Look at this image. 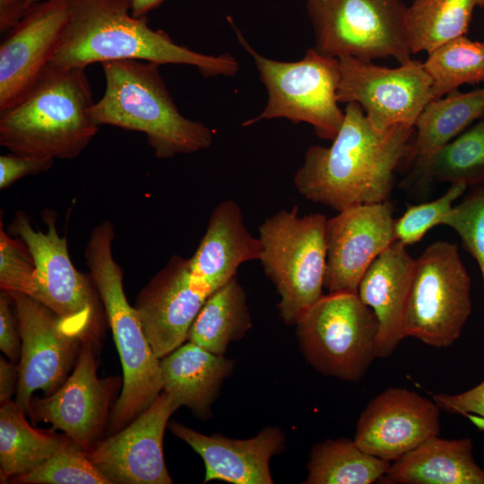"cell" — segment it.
Instances as JSON below:
<instances>
[{
  "label": "cell",
  "mask_w": 484,
  "mask_h": 484,
  "mask_svg": "<svg viewBox=\"0 0 484 484\" xmlns=\"http://www.w3.org/2000/svg\"><path fill=\"white\" fill-rule=\"evenodd\" d=\"M344 113L332 144L311 146L293 177L301 195L337 212L389 201L395 172L411 162L414 134V126L404 125L375 128L355 102Z\"/></svg>",
  "instance_id": "cell-1"
},
{
  "label": "cell",
  "mask_w": 484,
  "mask_h": 484,
  "mask_svg": "<svg viewBox=\"0 0 484 484\" xmlns=\"http://www.w3.org/2000/svg\"><path fill=\"white\" fill-rule=\"evenodd\" d=\"M68 21L48 65L86 68L93 63L138 59L195 66L205 77L234 76L238 63L229 54L203 55L176 44L163 30L150 28L146 16L132 14V0H68Z\"/></svg>",
  "instance_id": "cell-2"
},
{
  "label": "cell",
  "mask_w": 484,
  "mask_h": 484,
  "mask_svg": "<svg viewBox=\"0 0 484 484\" xmlns=\"http://www.w3.org/2000/svg\"><path fill=\"white\" fill-rule=\"evenodd\" d=\"M105 91L88 115L98 126L109 125L145 134L157 158L207 149L213 133L184 117L173 101L157 63L117 59L100 63Z\"/></svg>",
  "instance_id": "cell-3"
},
{
  "label": "cell",
  "mask_w": 484,
  "mask_h": 484,
  "mask_svg": "<svg viewBox=\"0 0 484 484\" xmlns=\"http://www.w3.org/2000/svg\"><path fill=\"white\" fill-rule=\"evenodd\" d=\"M85 69L48 65L30 92L0 112V144L12 152L49 159L77 158L98 132Z\"/></svg>",
  "instance_id": "cell-4"
},
{
  "label": "cell",
  "mask_w": 484,
  "mask_h": 484,
  "mask_svg": "<svg viewBox=\"0 0 484 484\" xmlns=\"http://www.w3.org/2000/svg\"><path fill=\"white\" fill-rule=\"evenodd\" d=\"M114 238L113 223L104 220L91 229L84 249L90 278L103 304L123 368L122 391L109 417L111 435L132 422L163 391L160 359L126 298L123 270L113 255Z\"/></svg>",
  "instance_id": "cell-5"
},
{
  "label": "cell",
  "mask_w": 484,
  "mask_h": 484,
  "mask_svg": "<svg viewBox=\"0 0 484 484\" xmlns=\"http://www.w3.org/2000/svg\"><path fill=\"white\" fill-rule=\"evenodd\" d=\"M298 212V206L281 210L258 228L259 261L280 295L281 318L294 325L323 297L326 269L327 219Z\"/></svg>",
  "instance_id": "cell-6"
},
{
  "label": "cell",
  "mask_w": 484,
  "mask_h": 484,
  "mask_svg": "<svg viewBox=\"0 0 484 484\" xmlns=\"http://www.w3.org/2000/svg\"><path fill=\"white\" fill-rule=\"evenodd\" d=\"M236 32L242 47L253 57L268 92L263 111L242 125L264 119L286 118L293 124L307 123L319 138L333 141L345 116L337 99L341 79L338 58L312 48L298 61L270 59L256 52L238 29Z\"/></svg>",
  "instance_id": "cell-7"
},
{
  "label": "cell",
  "mask_w": 484,
  "mask_h": 484,
  "mask_svg": "<svg viewBox=\"0 0 484 484\" xmlns=\"http://www.w3.org/2000/svg\"><path fill=\"white\" fill-rule=\"evenodd\" d=\"M295 325L306 359L324 375L357 382L377 358L379 323L358 293L323 295Z\"/></svg>",
  "instance_id": "cell-8"
},
{
  "label": "cell",
  "mask_w": 484,
  "mask_h": 484,
  "mask_svg": "<svg viewBox=\"0 0 484 484\" xmlns=\"http://www.w3.org/2000/svg\"><path fill=\"white\" fill-rule=\"evenodd\" d=\"M472 310L471 279L455 244L436 241L415 259L403 336L436 348L451 346Z\"/></svg>",
  "instance_id": "cell-9"
},
{
  "label": "cell",
  "mask_w": 484,
  "mask_h": 484,
  "mask_svg": "<svg viewBox=\"0 0 484 484\" xmlns=\"http://www.w3.org/2000/svg\"><path fill=\"white\" fill-rule=\"evenodd\" d=\"M315 37L314 48L331 56L365 61L412 60L402 0H306Z\"/></svg>",
  "instance_id": "cell-10"
},
{
  "label": "cell",
  "mask_w": 484,
  "mask_h": 484,
  "mask_svg": "<svg viewBox=\"0 0 484 484\" xmlns=\"http://www.w3.org/2000/svg\"><path fill=\"white\" fill-rule=\"evenodd\" d=\"M47 231L36 229L27 214L17 212L10 226L28 249L36 268L33 298L50 308L73 334L97 338L100 325L98 291L91 279L73 266L65 237H60L53 213L44 218Z\"/></svg>",
  "instance_id": "cell-11"
},
{
  "label": "cell",
  "mask_w": 484,
  "mask_h": 484,
  "mask_svg": "<svg viewBox=\"0 0 484 484\" xmlns=\"http://www.w3.org/2000/svg\"><path fill=\"white\" fill-rule=\"evenodd\" d=\"M341 79L339 103L361 106L371 125L378 130L393 125L414 126L432 100V81L418 60L389 68L352 56L338 57Z\"/></svg>",
  "instance_id": "cell-12"
},
{
  "label": "cell",
  "mask_w": 484,
  "mask_h": 484,
  "mask_svg": "<svg viewBox=\"0 0 484 484\" xmlns=\"http://www.w3.org/2000/svg\"><path fill=\"white\" fill-rule=\"evenodd\" d=\"M10 298L22 338L15 402L28 414L35 391L50 395L67 379L85 340L37 299L23 294Z\"/></svg>",
  "instance_id": "cell-13"
},
{
  "label": "cell",
  "mask_w": 484,
  "mask_h": 484,
  "mask_svg": "<svg viewBox=\"0 0 484 484\" xmlns=\"http://www.w3.org/2000/svg\"><path fill=\"white\" fill-rule=\"evenodd\" d=\"M93 341H83L75 366L52 394L32 397L28 415L60 429L87 452L99 440L110 417L120 377L98 376Z\"/></svg>",
  "instance_id": "cell-14"
},
{
  "label": "cell",
  "mask_w": 484,
  "mask_h": 484,
  "mask_svg": "<svg viewBox=\"0 0 484 484\" xmlns=\"http://www.w3.org/2000/svg\"><path fill=\"white\" fill-rule=\"evenodd\" d=\"M173 397L162 391L132 422L86 452L111 484H170L163 455V436Z\"/></svg>",
  "instance_id": "cell-15"
},
{
  "label": "cell",
  "mask_w": 484,
  "mask_h": 484,
  "mask_svg": "<svg viewBox=\"0 0 484 484\" xmlns=\"http://www.w3.org/2000/svg\"><path fill=\"white\" fill-rule=\"evenodd\" d=\"M389 201L347 208L326 220L324 288L329 293H358L371 264L394 241Z\"/></svg>",
  "instance_id": "cell-16"
},
{
  "label": "cell",
  "mask_w": 484,
  "mask_h": 484,
  "mask_svg": "<svg viewBox=\"0 0 484 484\" xmlns=\"http://www.w3.org/2000/svg\"><path fill=\"white\" fill-rule=\"evenodd\" d=\"M68 0H40L0 45V112L21 102L56 54L67 24Z\"/></svg>",
  "instance_id": "cell-17"
},
{
  "label": "cell",
  "mask_w": 484,
  "mask_h": 484,
  "mask_svg": "<svg viewBox=\"0 0 484 484\" xmlns=\"http://www.w3.org/2000/svg\"><path fill=\"white\" fill-rule=\"evenodd\" d=\"M440 408L407 388L375 396L357 421L354 441L364 452L393 462L440 433Z\"/></svg>",
  "instance_id": "cell-18"
},
{
  "label": "cell",
  "mask_w": 484,
  "mask_h": 484,
  "mask_svg": "<svg viewBox=\"0 0 484 484\" xmlns=\"http://www.w3.org/2000/svg\"><path fill=\"white\" fill-rule=\"evenodd\" d=\"M208 298L190 283L187 258L177 255L140 290L134 307L158 359L187 341L191 324Z\"/></svg>",
  "instance_id": "cell-19"
},
{
  "label": "cell",
  "mask_w": 484,
  "mask_h": 484,
  "mask_svg": "<svg viewBox=\"0 0 484 484\" xmlns=\"http://www.w3.org/2000/svg\"><path fill=\"white\" fill-rule=\"evenodd\" d=\"M168 427L202 457L205 465L203 482L273 483L270 460L285 448V436L279 428L268 427L252 438L240 440L203 435L177 421L169 422Z\"/></svg>",
  "instance_id": "cell-20"
},
{
  "label": "cell",
  "mask_w": 484,
  "mask_h": 484,
  "mask_svg": "<svg viewBox=\"0 0 484 484\" xmlns=\"http://www.w3.org/2000/svg\"><path fill=\"white\" fill-rule=\"evenodd\" d=\"M414 264L406 246L395 240L371 264L359 282L358 295L379 323V359L389 357L404 339L403 320Z\"/></svg>",
  "instance_id": "cell-21"
},
{
  "label": "cell",
  "mask_w": 484,
  "mask_h": 484,
  "mask_svg": "<svg viewBox=\"0 0 484 484\" xmlns=\"http://www.w3.org/2000/svg\"><path fill=\"white\" fill-rule=\"evenodd\" d=\"M384 484H484L471 438L434 436L392 462L378 481Z\"/></svg>",
  "instance_id": "cell-22"
},
{
  "label": "cell",
  "mask_w": 484,
  "mask_h": 484,
  "mask_svg": "<svg viewBox=\"0 0 484 484\" xmlns=\"http://www.w3.org/2000/svg\"><path fill=\"white\" fill-rule=\"evenodd\" d=\"M234 361L187 341L160 359L163 391L173 397L176 409L189 408L205 419Z\"/></svg>",
  "instance_id": "cell-23"
},
{
  "label": "cell",
  "mask_w": 484,
  "mask_h": 484,
  "mask_svg": "<svg viewBox=\"0 0 484 484\" xmlns=\"http://www.w3.org/2000/svg\"><path fill=\"white\" fill-rule=\"evenodd\" d=\"M412 162L401 185L405 189H424L434 182L462 183L471 187L483 183L484 115L443 146Z\"/></svg>",
  "instance_id": "cell-24"
},
{
  "label": "cell",
  "mask_w": 484,
  "mask_h": 484,
  "mask_svg": "<svg viewBox=\"0 0 484 484\" xmlns=\"http://www.w3.org/2000/svg\"><path fill=\"white\" fill-rule=\"evenodd\" d=\"M26 412L15 402L7 401L0 408L1 482L28 473L50 458L69 438L32 428Z\"/></svg>",
  "instance_id": "cell-25"
},
{
  "label": "cell",
  "mask_w": 484,
  "mask_h": 484,
  "mask_svg": "<svg viewBox=\"0 0 484 484\" xmlns=\"http://www.w3.org/2000/svg\"><path fill=\"white\" fill-rule=\"evenodd\" d=\"M251 327L246 294L234 276L205 301L191 324L187 341L224 355L229 344L241 339Z\"/></svg>",
  "instance_id": "cell-26"
},
{
  "label": "cell",
  "mask_w": 484,
  "mask_h": 484,
  "mask_svg": "<svg viewBox=\"0 0 484 484\" xmlns=\"http://www.w3.org/2000/svg\"><path fill=\"white\" fill-rule=\"evenodd\" d=\"M484 115V88L430 100L414 125L411 162L443 146Z\"/></svg>",
  "instance_id": "cell-27"
},
{
  "label": "cell",
  "mask_w": 484,
  "mask_h": 484,
  "mask_svg": "<svg viewBox=\"0 0 484 484\" xmlns=\"http://www.w3.org/2000/svg\"><path fill=\"white\" fill-rule=\"evenodd\" d=\"M484 0H412L405 23L412 54H428L454 39L466 36L474 10Z\"/></svg>",
  "instance_id": "cell-28"
},
{
  "label": "cell",
  "mask_w": 484,
  "mask_h": 484,
  "mask_svg": "<svg viewBox=\"0 0 484 484\" xmlns=\"http://www.w3.org/2000/svg\"><path fill=\"white\" fill-rule=\"evenodd\" d=\"M391 462L364 452L354 439H326L312 446L306 484H371L385 474Z\"/></svg>",
  "instance_id": "cell-29"
},
{
  "label": "cell",
  "mask_w": 484,
  "mask_h": 484,
  "mask_svg": "<svg viewBox=\"0 0 484 484\" xmlns=\"http://www.w3.org/2000/svg\"><path fill=\"white\" fill-rule=\"evenodd\" d=\"M423 66L432 81V99L463 84L484 82V41L454 39L428 53Z\"/></svg>",
  "instance_id": "cell-30"
},
{
  "label": "cell",
  "mask_w": 484,
  "mask_h": 484,
  "mask_svg": "<svg viewBox=\"0 0 484 484\" xmlns=\"http://www.w3.org/2000/svg\"><path fill=\"white\" fill-rule=\"evenodd\" d=\"M18 484H111L71 438L50 458L31 471L14 476Z\"/></svg>",
  "instance_id": "cell-31"
},
{
  "label": "cell",
  "mask_w": 484,
  "mask_h": 484,
  "mask_svg": "<svg viewBox=\"0 0 484 484\" xmlns=\"http://www.w3.org/2000/svg\"><path fill=\"white\" fill-rule=\"evenodd\" d=\"M442 225L453 229L463 248L476 260L484 286V182L472 186L444 218Z\"/></svg>",
  "instance_id": "cell-32"
},
{
  "label": "cell",
  "mask_w": 484,
  "mask_h": 484,
  "mask_svg": "<svg viewBox=\"0 0 484 484\" xmlns=\"http://www.w3.org/2000/svg\"><path fill=\"white\" fill-rule=\"evenodd\" d=\"M462 183L451 184L447 191L437 199L409 205L403 214L394 220L393 233L396 241L410 246L418 243L428 230L442 225L444 218L454 207V203L467 190Z\"/></svg>",
  "instance_id": "cell-33"
},
{
  "label": "cell",
  "mask_w": 484,
  "mask_h": 484,
  "mask_svg": "<svg viewBox=\"0 0 484 484\" xmlns=\"http://www.w3.org/2000/svg\"><path fill=\"white\" fill-rule=\"evenodd\" d=\"M26 248V247H25ZM16 239L0 227V288L1 292L13 296L23 294L34 297L36 268L33 260Z\"/></svg>",
  "instance_id": "cell-34"
},
{
  "label": "cell",
  "mask_w": 484,
  "mask_h": 484,
  "mask_svg": "<svg viewBox=\"0 0 484 484\" xmlns=\"http://www.w3.org/2000/svg\"><path fill=\"white\" fill-rule=\"evenodd\" d=\"M440 410L469 418L480 429L484 430V380L471 389L457 393H438L433 396Z\"/></svg>",
  "instance_id": "cell-35"
},
{
  "label": "cell",
  "mask_w": 484,
  "mask_h": 484,
  "mask_svg": "<svg viewBox=\"0 0 484 484\" xmlns=\"http://www.w3.org/2000/svg\"><path fill=\"white\" fill-rule=\"evenodd\" d=\"M53 159L19 154L10 151L0 157V189H5L15 181L29 175L48 170Z\"/></svg>",
  "instance_id": "cell-36"
},
{
  "label": "cell",
  "mask_w": 484,
  "mask_h": 484,
  "mask_svg": "<svg viewBox=\"0 0 484 484\" xmlns=\"http://www.w3.org/2000/svg\"><path fill=\"white\" fill-rule=\"evenodd\" d=\"M11 298L0 295V349L13 363L20 360L22 338L15 312L11 308Z\"/></svg>",
  "instance_id": "cell-37"
},
{
  "label": "cell",
  "mask_w": 484,
  "mask_h": 484,
  "mask_svg": "<svg viewBox=\"0 0 484 484\" xmlns=\"http://www.w3.org/2000/svg\"><path fill=\"white\" fill-rule=\"evenodd\" d=\"M40 0H0V32L5 34L14 27Z\"/></svg>",
  "instance_id": "cell-38"
},
{
  "label": "cell",
  "mask_w": 484,
  "mask_h": 484,
  "mask_svg": "<svg viewBox=\"0 0 484 484\" xmlns=\"http://www.w3.org/2000/svg\"><path fill=\"white\" fill-rule=\"evenodd\" d=\"M19 381L18 365L9 362L4 358L0 359V402L1 403L11 400L16 393Z\"/></svg>",
  "instance_id": "cell-39"
},
{
  "label": "cell",
  "mask_w": 484,
  "mask_h": 484,
  "mask_svg": "<svg viewBox=\"0 0 484 484\" xmlns=\"http://www.w3.org/2000/svg\"><path fill=\"white\" fill-rule=\"evenodd\" d=\"M165 0H132V14L135 17L146 16Z\"/></svg>",
  "instance_id": "cell-40"
}]
</instances>
